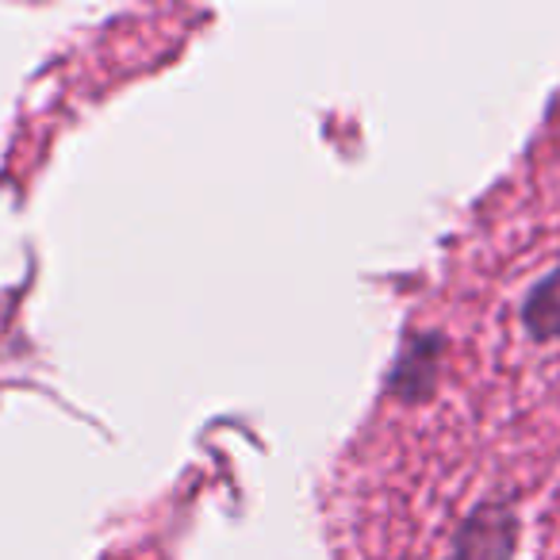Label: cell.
Returning a JSON list of instances; mask_svg holds the SVG:
<instances>
[{
    "instance_id": "3957f363",
    "label": "cell",
    "mask_w": 560,
    "mask_h": 560,
    "mask_svg": "<svg viewBox=\"0 0 560 560\" xmlns=\"http://www.w3.org/2000/svg\"><path fill=\"white\" fill-rule=\"evenodd\" d=\"M522 323H526L537 342L560 338V265L534 284V292L522 304Z\"/></svg>"
},
{
    "instance_id": "7a4b0ae2",
    "label": "cell",
    "mask_w": 560,
    "mask_h": 560,
    "mask_svg": "<svg viewBox=\"0 0 560 560\" xmlns=\"http://www.w3.org/2000/svg\"><path fill=\"white\" fill-rule=\"evenodd\" d=\"M438 358H442V338L438 335L411 338L407 350L399 353V361H396L392 392H399L404 399H422L438 381Z\"/></svg>"
},
{
    "instance_id": "6da1fadb",
    "label": "cell",
    "mask_w": 560,
    "mask_h": 560,
    "mask_svg": "<svg viewBox=\"0 0 560 560\" xmlns=\"http://www.w3.org/2000/svg\"><path fill=\"white\" fill-rule=\"evenodd\" d=\"M514 541H518V518L511 506L483 503L457 529V541L445 560H514Z\"/></svg>"
}]
</instances>
